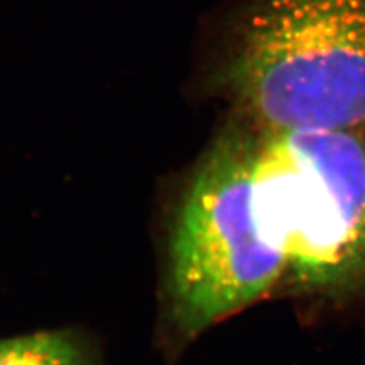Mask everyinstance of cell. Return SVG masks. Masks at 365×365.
<instances>
[{
	"label": "cell",
	"mask_w": 365,
	"mask_h": 365,
	"mask_svg": "<svg viewBox=\"0 0 365 365\" xmlns=\"http://www.w3.org/2000/svg\"><path fill=\"white\" fill-rule=\"evenodd\" d=\"M237 123L250 182L230 289L235 314L272 299L365 307V128Z\"/></svg>",
	"instance_id": "6da1fadb"
},
{
	"label": "cell",
	"mask_w": 365,
	"mask_h": 365,
	"mask_svg": "<svg viewBox=\"0 0 365 365\" xmlns=\"http://www.w3.org/2000/svg\"><path fill=\"white\" fill-rule=\"evenodd\" d=\"M221 78L259 127L365 128V0H250Z\"/></svg>",
	"instance_id": "7a4b0ae2"
},
{
	"label": "cell",
	"mask_w": 365,
	"mask_h": 365,
	"mask_svg": "<svg viewBox=\"0 0 365 365\" xmlns=\"http://www.w3.org/2000/svg\"><path fill=\"white\" fill-rule=\"evenodd\" d=\"M0 365H104L96 347L71 329L0 339Z\"/></svg>",
	"instance_id": "3957f363"
}]
</instances>
